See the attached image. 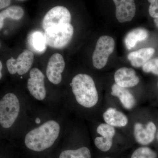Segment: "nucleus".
I'll return each mask as SVG.
<instances>
[{
    "label": "nucleus",
    "mask_w": 158,
    "mask_h": 158,
    "mask_svg": "<svg viewBox=\"0 0 158 158\" xmlns=\"http://www.w3.org/2000/svg\"><path fill=\"white\" fill-rule=\"evenodd\" d=\"M150 3L149 7V13L152 17L156 19L158 18V0H149Z\"/></svg>",
    "instance_id": "obj_23"
},
{
    "label": "nucleus",
    "mask_w": 158,
    "mask_h": 158,
    "mask_svg": "<svg viewBox=\"0 0 158 158\" xmlns=\"http://www.w3.org/2000/svg\"><path fill=\"white\" fill-rule=\"evenodd\" d=\"M115 45L114 40L110 36H103L99 38L92 56L95 68L100 69L104 67L109 56L113 52Z\"/></svg>",
    "instance_id": "obj_8"
},
{
    "label": "nucleus",
    "mask_w": 158,
    "mask_h": 158,
    "mask_svg": "<svg viewBox=\"0 0 158 158\" xmlns=\"http://www.w3.org/2000/svg\"><path fill=\"white\" fill-rule=\"evenodd\" d=\"M114 83L122 88L129 89L135 88L140 83L135 71L132 68L123 67L114 74Z\"/></svg>",
    "instance_id": "obj_15"
},
{
    "label": "nucleus",
    "mask_w": 158,
    "mask_h": 158,
    "mask_svg": "<svg viewBox=\"0 0 158 158\" xmlns=\"http://www.w3.org/2000/svg\"><path fill=\"white\" fill-rule=\"evenodd\" d=\"M61 132L59 123L48 120L26 134L24 144L27 148L35 152H41L53 145Z\"/></svg>",
    "instance_id": "obj_3"
},
{
    "label": "nucleus",
    "mask_w": 158,
    "mask_h": 158,
    "mask_svg": "<svg viewBox=\"0 0 158 158\" xmlns=\"http://www.w3.org/2000/svg\"><path fill=\"white\" fill-rule=\"evenodd\" d=\"M28 42L32 50L38 54L44 53L46 50L44 34L40 31L32 32L28 37Z\"/></svg>",
    "instance_id": "obj_18"
},
{
    "label": "nucleus",
    "mask_w": 158,
    "mask_h": 158,
    "mask_svg": "<svg viewBox=\"0 0 158 158\" xmlns=\"http://www.w3.org/2000/svg\"><path fill=\"white\" fill-rule=\"evenodd\" d=\"M3 65L2 64V62L0 61V79H1L2 78V73H1V71H2V69Z\"/></svg>",
    "instance_id": "obj_26"
},
{
    "label": "nucleus",
    "mask_w": 158,
    "mask_h": 158,
    "mask_svg": "<svg viewBox=\"0 0 158 158\" xmlns=\"http://www.w3.org/2000/svg\"><path fill=\"white\" fill-rule=\"evenodd\" d=\"M129 158H158L155 151L148 146H138L133 148Z\"/></svg>",
    "instance_id": "obj_21"
},
{
    "label": "nucleus",
    "mask_w": 158,
    "mask_h": 158,
    "mask_svg": "<svg viewBox=\"0 0 158 158\" xmlns=\"http://www.w3.org/2000/svg\"><path fill=\"white\" fill-rule=\"evenodd\" d=\"M34 54L31 51L25 49L16 59L11 57L6 62V65L9 73L15 74L18 73L23 75L28 72L33 64Z\"/></svg>",
    "instance_id": "obj_11"
},
{
    "label": "nucleus",
    "mask_w": 158,
    "mask_h": 158,
    "mask_svg": "<svg viewBox=\"0 0 158 158\" xmlns=\"http://www.w3.org/2000/svg\"><path fill=\"white\" fill-rule=\"evenodd\" d=\"M118 154H107L103 155V156H102L100 158H117V155Z\"/></svg>",
    "instance_id": "obj_25"
},
{
    "label": "nucleus",
    "mask_w": 158,
    "mask_h": 158,
    "mask_svg": "<svg viewBox=\"0 0 158 158\" xmlns=\"http://www.w3.org/2000/svg\"><path fill=\"white\" fill-rule=\"evenodd\" d=\"M110 94L118 99L119 107L125 112L129 113L137 108L138 101L131 90L113 83L111 86Z\"/></svg>",
    "instance_id": "obj_12"
},
{
    "label": "nucleus",
    "mask_w": 158,
    "mask_h": 158,
    "mask_svg": "<svg viewBox=\"0 0 158 158\" xmlns=\"http://www.w3.org/2000/svg\"><path fill=\"white\" fill-rule=\"evenodd\" d=\"M23 9L19 6H11L0 12V30L4 26V21L7 18L19 20L23 16Z\"/></svg>",
    "instance_id": "obj_20"
},
{
    "label": "nucleus",
    "mask_w": 158,
    "mask_h": 158,
    "mask_svg": "<svg viewBox=\"0 0 158 158\" xmlns=\"http://www.w3.org/2000/svg\"><path fill=\"white\" fill-rule=\"evenodd\" d=\"M148 36V32L145 29H135L127 35L124 40L125 44L128 49H131L135 47L138 41H144Z\"/></svg>",
    "instance_id": "obj_19"
},
{
    "label": "nucleus",
    "mask_w": 158,
    "mask_h": 158,
    "mask_svg": "<svg viewBox=\"0 0 158 158\" xmlns=\"http://www.w3.org/2000/svg\"><path fill=\"white\" fill-rule=\"evenodd\" d=\"M65 62L61 54H54L49 60L47 67L46 75L48 80L54 85L62 81V73L64 70Z\"/></svg>",
    "instance_id": "obj_14"
},
{
    "label": "nucleus",
    "mask_w": 158,
    "mask_h": 158,
    "mask_svg": "<svg viewBox=\"0 0 158 158\" xmlns=\"http://www.w3.org/2000/svg\"><path fill=\"white\" fill-rule=\"evenodd\" d=\"M30 77L27 81L29 92L37 100H44L46 96L45 76L38 69L33 68L30 72Z\"/></svg>",
    "instance_id": "obj_13"
},
{
    "label": "nucleus",
    "mask_w": 158,
    "mask_h": 158,
    "mask_svg": "<svg viewBox=\"0 0 158 158\" xmlns=\"http://www.w3.org/2000/svg\"><path fill=\"white\" fill-rule=\"evenodd\" d=\"M0 46H1V43H0Z\"/></svg>",
    "instance_id": "obj_29"
},
{
    "label": "nucleus",
    "mask_w": 158,
    "mask_h": 158,
    "mask_svg": "<svg viewBox=\"0 0 158 158\" xmlns=\"http://www.w3.org/2000/svg\"><path fill=\"white\" fill-rule=\"evenodd\" d=\"M11 4V1L9 0H0V9L6 8Z\"/></svg>",
    "instance_id": "obj_24"
},
{
    "label": "nucleus",
    "mask_w": 158,
    "mask_h": 158,
    "mask_svg": "<svg viewBox=\"0 0 158 158\" xmlns=\"http://www.w3.org/2000/svg\"><path fill=\"white\" fill-rule=\"evenodd\" d=\"M142 69L146 73H152L158 75V58L149 60L142 66Z\"/></svg>",
    "instance_id": "obj_22"
},
{
    "label": "nucleus",
    "mask_w": 158,
    "mask_h": 158,
    "mask_svg": "<svg viewBox=\"0 0 158 158\" xmlns=\"http://www.w3.org/2000/svg\"><path fill=\"white\" fill-rule=\"evenodd\" d=\"M137 108L128 113L131 141L134 145L136 144L139 146H148L155 140L157 127L152 120L145 121L141 119Z\"/></svg>",
    "instance_id": "obj_4"
},
{
    "label": "nucleus",
    "mask_w": 158,
    "mask_h": 158,
    "mask_svg": "<svg viewBox=\"0 0 158 158\" xmlns=\"http://www.w3.org/2000/svg\"><path fill=\"white\" fill-rule=\"evenodd\" d=\"M20 110L17 97L13 93L6 94L0 100V124L4 128L11 127L16 121Z\"/></svg>",
    "instance_id": "obj_6"
},
{
    "label": "nucleus",
    "mask_w": 158,
    "mask_h": 158,
    "mask_svg": "<svg viewBox=\"0 0 158 158\" xmlns=\"http://www.w3.org/2000/svg\"><path fill=\"white\" fill-rule=\"evenodd\" d=\"M71 19L70 12L62 6H57L50 10L43 19L42 27L48 29L65 24H69Z\"/></svg>",
    "instance_id": "obj_10"
},
{
    "label": "nucleus",
    "mask_w": 158,
    "mask_h": 158,
    "mask_svg": "<svg viewBox=\"0 0 158 158\" xmlns=\"http://www.w3.org/2000/svg\"><path fill=\"white\" fill-rule=\"evenodd\" d=\"M70 86L75 101L71 110L90 122L100 121L103 104L93 78L86 74H78L73 78Z\"/></svg>",
    "instance_id": "obj_1"
},
{
    "label": "nucleus",
    "mask_w": 158,
    "mask_h": 158,
    "mask_svg": "<svg viewBox=\"0 0 158 158\" xmlns=\"http://www.w3.org/2000/svg\"><path fill=\"white\" fill-rule=\"evenodd\" d=\"M157 86H158V83H157Z\"/></svg>",
    "instance_id": "obj_28"
},
{
    "label": "nucleus",
    "mask_w": 158,
    "mask_h": 158,
    "mask_svg": "<svg viewBox=\"0 0 158 158\" xmlns=\"http://www.w3.org/2000/svg\"><path fill=\"white\" fill-rule=\"evenodd\" d=\"M116 19L120 23L131 21L136 13V5L133 0H114Z\"/></svg>",
    "instance_id": "obj_16"
},
{
    "label": "nucleus",
    "mask_w": 158,
    "mask_h": 158,
    "mask_svg": "<svg viewBox=\"0 0 158 158\" xmlns=\"http://www.w3.org/2000/svg\"><path fill=\"white\" fill-rule=\"evenodd\" d=\"M70 147L60 152L59 158H93L91 141L81 136H74Z\"/></svg>",
    "instance_id": "obj_9"
},
{
    "label": "nucleus",
    "mask_w": 158,
    "mask_h": 158,
    "mask_svg": "<svg viewBox=\"0 0 158 158\" xmlns=\"http://www.w3.org/2000/svg\"><path fill=\"white\" fill-rule=\"evenodd\" d=\"M73 33V27L70 23L48 29L44 34L47 45L54 48H64L70 42Z\"/></svg>",
    "instance_id": "obj_7"
},
{
    "label": "nucleus",
    "mask_w": 158,
    "mask_h": 158,
    "mask_svg": "<svg viewBox=\"0 0 158 158\" xmlns=\"http://www.w3.org/2000/svg\"><path fill=\"white\" fill-rule=\"evenodd\" d=\"M100 121L118 130L132 142L130 136L129 117L128 113L123 110L105 104L102 109Z\"/></svg>",
    "instance_id": "obj_5"
},
{
    "label": "nucleus",
    "mask_w": 158,
    "mask_h": 158,
    "mask_svg": "<svg viewBox=\"0 0 158 158\" xmlns=\"http://www.w3.org/2000/svg\"><path fill=\"white\" fill-rule=\"evenodd\" d=\"M154 22L155 23L156 26L158 27V18L155 19Z\"/></svg>",
    "instance_id": "obj_27"
},
{
    "label": "nucleus",
    "mask_w": 158,
    "mask_h": 158,
    "mask_svg": "<svg viewBox=\"0 0 158 158\" xmlns=\"http://www.w3.org/2000/svg\"><path fill=\"white\" fill-rule=\"evenodd\" d=\"M155 52L154 49L151 48H142L130 53L128 55L127 58L133 66L138 68L143 66L148 62Z\"/></svg>",
    "instance_id": "obj_17"
},
{
    "label": "nucleus",
    "mask_w": 158,
    "mask_h": 158,
    "mask_svg": "<svg viewBox=\"0 0 158 158\" xmlns=\"http://www.w3.org/2000/svg\"><path fill=\"white\" fill-rule=\"evenodd\" d=\"M90 133L94 146L103 155L120 153L134 144L118 130L101 121L91 122Z\"/></svg>",
    "instance_id": "obj_2"
}]
</instances>
